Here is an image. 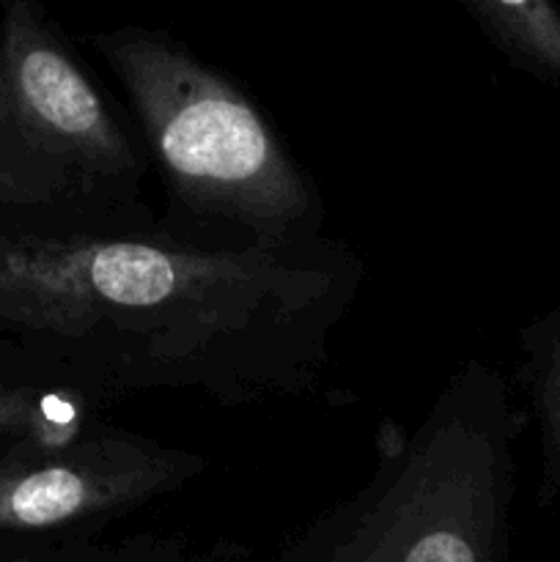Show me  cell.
Returning <instances> with one entry per match:
<instances>
[{
  "label": "cell",
  "instance_id": "1",
  "mask_svg": "<svg viewBox=\"0 0 560 562\" xmlns=\"http://www.w3.org/2000/svg\"><path fill=\"white\" fill-rule=\"evenodd\" d=\"M329 280L264 250L0 236V318L86 346L119 376L201 379L296 329Z\"/></svg>",
  "mask_w": 560,
  "mask_h": 562
},
{
  "label": "cell",
  "instance_id": "2",
  "mask_svg": "<svg viewBox=\"0 0 560 562\" xmlns=\"http://www.w3.org/2000/svg\"><path fill=\"white\" fill-rule=\"evenodd\" d=\"M176 195L201 212L280 236L307 220L313 192L245 93L165 33L99 38Z\"/></svg>",
  "mask_w": 560,
  "mask_h": 562
},
{
  "label": "cell",
  "instance_id": "3",
  "mask_svg": "<svg viewBox=\"0 0 560 562\" xmlns=\"http://www.w3.org/2000/svg\"><path fill=\"white\" fill-rule=\"evenodd\" d=\"M492 470L461 373L362 514L340 562H486Z\"/></svg>",
  "mask_w": 560,
  "mask_h": 562
},
{
  "label": "cell",
  "instance_id": "4",
  "mask_svg": "<svg viewBox=\"0 0 560 562\" xmlns=\"http://www.w3.org/2000/svg\"><path fill=\"white\" fill-rule=\"evenodd\" d=\"M0 113L55 168L82 176H124L135 168V151L108 104L25 3L5 20Z\"/></svg>",
  "mask_w": 560,
  "mask_h": 562
},
{
  "label": "cell",
  "instance_id": "5",
  "mask_svg": "<svg viewBox=\"0 0 560 562\" xmlns=\"http://www.w3.org/2000/svg\"><path fill=\"white\" fill-rule=\"evenodd\" d=\"M192 470L195 459L146 439H71L0 467V530H53L121 514L173 488Z\"/></svg>",
  "mask_w": 560,
  "mask_h": 562
},
{
  "label": "cell",
  "instance_id": "6",
  "mask_svg": "<svg viewBox=\"0 0 560 562\" xmlns=\"http://www.w3.org/2000/svg\"><path fill=\"white\" fill-rule=\"evenodd\" d=\"M14 428H38L49 442H69L71 428L49 420L42 412L33 409L31 398L22 393H0V434Z\"/></svg>",
  "mask_w": 560,
  "mask_h": 562
}]
</instances>
